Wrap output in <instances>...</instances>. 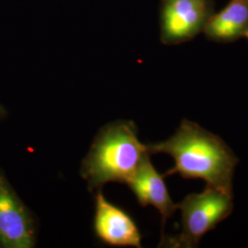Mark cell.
I'll return each instance as SVG.
<instances>
[{"label":"cell","mask_w":248,"mask_h":248,"mask_svg":"<svg viewBox=\"0 0 248 248\" xmlns=\"http://www.w3.org/2000/svg\"><path fill=\"white\" fill-rule=\"evenodd\" d=\"M244 37H245V38H247V39H248V31H247V32H246V34H245V36H244Z\"/></svg>","instance_id":"cell-9"},{"label":"cell","mask_w":248,"mask_h":248,"mask_svg":"<svg viewBox=\"0 0 248 248\" xmlns=\"http://www.w3.org/2000/svg\"><path fill=\"white\" fill-rule=\"evenodd\" d=\"M148 154H166L175 162L164 177L178 174L186 179H202L232 195V178L238 158L222 138L193 122L183 120L177 132L163 142L146 144Z\"/></svg>","instance_id":"cell-1"},{"label":"cell","mask_w":248,"mask_h":248,"mask_svg":"<svg viewBox=\"0 0 248 248\" xmlns=\"http://www.w3.org/2000/svg\"><path fill=\"white\" fill-rule=\"evenodd\" d=\"M35 218L0 169V248L35 247Z\"/></svg>","instance_id":"cell-5"},{"label":"cell","mask_w":248,"mask_h":248,"mask_svg":"<svg viewBox=\"0 0 248 248\" xmlns=\"http://www.w3.org/2000/svg\"><path fill=\"white\" fill-rule=\"evenodd\" d=\"M126 185L131 188L142 207L151 205L159 212L164 228L167 220L177 211V204L173 202L169 195L164 176H161L153 166L150 155L142 159L139 168Z\"/></svg>","instance_id":"cell-7"},{"label":"cell","mask_w":248,"mask_h":248,"mask_svg":"<svg viewBox=\"0 0 248 248\" xmlns=\"http://www.w3.org/2000/svg\"><path fill=\"white\" fill-rule=\"evenodd\" d=\"M248 31V0H230L219 13L207 21L203 32L206 38L219 44H230L243 38Z\"/></svg>","instance_id":"cell-8"},{"label":"cell","mask_w":248,"mask_h":248,"mask_svg":"<svg viewBox=\"0 0 248 248\" xmlns=\"http://www.w3.org/2000/svg\"></svg>","instance_id":"cell-10"},{"label":"cell","mask_w":248,"mask_h":248,"mask_svg":"<svg viewBox=\"0 0 248 248\" xmlns=\"http://www.w3.org/2000/svg\"><path fill=\"white\" fill-rule=\"evenodd\" d=\"M147 155L133 122H113L101 128L95 137L82 161L80 175L89 191L108 182L127 184Z\"/></svg>","instance_id":"cell-2"},{"label":"cell","mask_w":248,"mask_h":248,"mask_svg":"<svg viewBox=\"0 0 248 248\" xmlns=\"http://www.w3.org/2000/svg\"><path fill=\"white\" fill-rule=\"evenodd\" d=\"M94 229L98 239L111 247L141 248L142 235L133 218L110 203L101 191L96 195Z\"/></svg>","instance_id":"cell-6"},{"label":"cell","mask_w":248,"mask_h":248,"mask_svg":"<svg viewBox=\"0 0 248 248\" xmlns=\"http://www.w3.org/2000/svg\"><path fill=\"white\" fill-rule=\"evenodd\" d=\"M233 196L207 185L201 193H191L177 204L181 213V232L173 237L163 238L160 245L171 248L198 247L204 235L228 218L233 211Z\"/></svg>","instance_id":"cell-3"},{"label":"cell","mask_w":248,"mask_h":248,"mask_svg":"<svg viewBox=\"0 0 248 248\" xmlns=\"http://www.w3.org/2000/svg\"><path fill=\"white\" fill-rule=\"evenodd\" d=\"M214 13L213 0H161V43L178 45L193 40Z\"/></svg>","instance_id":"cell-4"}]
</instances>
